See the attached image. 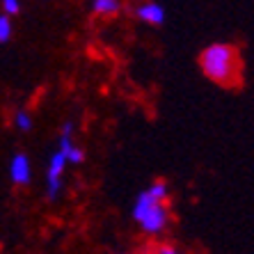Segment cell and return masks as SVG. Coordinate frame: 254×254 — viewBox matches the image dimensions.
<instances>
[{
	"mask_svg": "<svg viewBox=\"0 0 254 254\" xmlns=\"http://www.w3.org/2000/svg\"><path fill=\"white\" fill-rule=\"evenodd\" d=\"M199 69L215 85L238 87L243 80L241 51L234 44H225V42L208 44L199 53Z\"/></svg>",
	"mask_w": 254,
	"mask_h": 254,
	"instance_id": "obj_1",
	"label": "cell"
},
{
	"mask_svg": "<svg viewBox=\"0 0 254 254\" xmlns=\"http://www.w3.org/2000/svg\"><path fill=\"white\" fill-rule=\"evenodd\" d=\"M130 213H133V220L137 222V227L147 236H160V234H165L167 225H170V208H167V204L154 199L147 190L137 195Z\"/></svg>",
	"mask_w": 254,
	"mask_h": 254,
	"instance_id": "obj_2",
	"label": "cell"
},
{
	"mask_svg": "<svg viewBox=\"0 0 254 254\" xmlns=\"http://www.w3.org/2000/svg\"><path fill=\"white\" fill-rule=\"evenodd\" d=\"M64 170H66L64 154H62L60 149H55V154L51 156L48 167H46V197L51 201L60 199V195H62V186H64L62 177H64Z\"/></svg>",
	"mask_w": 254,
	"mask_h": 254,
	"instance_id": "obj_3",
	"label": "cell"
},
{
	"mask_svg": "<svg viewBox=\"0 0 254 254\" xmlns=\"http://www.w3.org/2000/svg\"><path fill=\"white\" fill-rule=\"evenodd\" d=\"M58 149L64 154L66 158V165H80L85 160V151L76 144L73 140V122H66L60 130V142H58Z\"/></svg>",
	"mask_w": 254,
	"mask_h": 254,
	"instance_id": "obj_4",
	"label": "cell"
},
{
	"mask_svg": "<svg viewBox=\"0 0 254 254\" xmlns=\"http://www.w3.org/2000/svg\"><path fill=\"white\" fill-rule=\"evenodd\" d=\"M133 16L147 25H160L165 21V7L156 0H140L133 7Z\"/></svg>",
	"mask_w": 254,
	"mask_h": 254,
	"instance_id": "obj_5",
	"label": "cell"
},
{
	"mask_svg": "<svg viewBox=\"0 0 254 254\" xmlns=\"http://www.w3.org/2000/svg\"><path fill=\"white\" fill-rule=\"evenodd\" d=\"M9 179L16 186H28L32 179V163L25 154H16L9 160Z\"/></svg>",
	"mask_w": 254,
	"mask_h": 254,
	"instance_id": "obj_6",
	"label": "cell"
},
{
	"mask_svg": "<svg viewBox=\"0 0 254 254\" xmlns=\"http://www.w3.org/2000/svg\"><path fill=\"white\" fill-rule=\"evenodd\" d=\"M89 9L99 18H113L119 16L124 5H122V0H89Z\"/></svg>",
	"mask_w": 254,
	"mask_h": 254,
	"instance_id": "obj_7",
	"label": "cell"
},
{
	"mask_svg": "<svg viewBox=\"0 0 254 254\" xmlns=\"http://www.w3.org/2000/svg\"><path fill=\"white\" fill-rule=\"evenodd\" d=\"M12 122H14V126H16L18 130H23V133H28V130L32 128V115H30V110H25V108H18L16 113H14Z\"/></svg>",
	"mask_w": 254,
	"mask_h": 254,
	"instance_id": "obj_8",
	"label": "cell"
},
{
	"mask_svg": "<svg viewBox=\"0 0 254 254\" xmlns=\"http://www.w3.org/2000/svg\"><path fill=\"white\" fill-rule=\"evenodd\" d=\"M147 192L158 201H167V197H170V186H167L165 181H154V184L147 188Z\"/></svg>",
	"mask_w": 254,
	"mask_h": 254,
	"instance_id": "obj_9",
	"label": "cell"
},
{
	"mask_svg": "<svg viewBox=\"0 0 254 254\" xmlns=\"http://www.w3.org/2000/svg\"><path fill=\"white\" fill-rule=\"evenodd\" d=\"M12 35H14L12 18L5 16V14H0V44H7L9 39H12Z\"/></svg>",
	"mask_w": 254,
	"mask_h": 254,
	"instance_id": "obj_10",
	"label": "cell"
},
{
	"mask_svg": "<svg viewBox=\"0 0 254 254\" xmlns=\"http://www.w3.org/2000/svg\"><path fill=\"white\" fill-rule=\"evenodd\" d=\"M0 7H2V14L5 16H16L21 12V0H0Z\"/></svg>",
	"mask_w": 254,
	"mask_h": 254,
	"instance_id": "obj_11",
	"label": "cell"
},
{
	"mask_svg": "<svg viewBox=\"0 0 254 254\" xmlns=\"http://www.w3.org/2000/svg\"><path fill=\"white\" fill-rule=\"evenodd\" d=\"M158 254H181L177 248H172V245H163V248H158Z\"/></svg>",
	"mask_w": 254,
	"mask_h": 254,
	"instance_id": "obj_12",
	"label": "cell"
}]
</instances>
